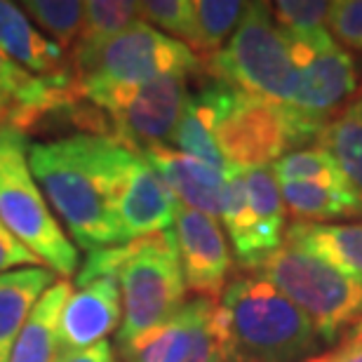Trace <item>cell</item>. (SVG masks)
Masks as SVG:
<instances>
[{
	"instance_id": "3",
	"label": "cell",
	"mask_w": 362,
	"mask_h": 362,
	"mask_svg": "<svg viewBox=\"0 0 362 362\" xmlns=\"http://www.w3.org/2000/svg\"><path fill=\"white\" fill-rule=\"evenodd\" d=\"M219 306L230 362H306L322 346L310 317L255 271L230 280Z\"/></svg>"
},
{
	"instance_id": "35",
	"label": "cell",
	"mask_w": 362,
	"mask_h": 362,
	"mask_svg": "<svg viewBox=\"0 0 362 362\" xmlns=\"http://www.w3.org/2000/svg\"><path fill=\"white\" fill-rule=\"evenodd\" d=\"M306 362H317V356H315V358H310V360H306Z\"/></svg>"
},
{
	"instance_id": "5",
	"label": "cell",
	"mask_w": 362,
	"mask_h": 362,
	"mask_svg": "<svg viewBox=\"0 0 362 362\" xmlns=\"http://www.w3.org/2000/svg\"><path fill=\"white\" fill-rule=\"evenodd\" d=\"M26 132L0 122V221L54 275H76L81 252L47 205L31 165Z\"/></svg>"
},
{
	"instance_id": "7",
	"label": "cell",
	"mask_w": 362,
	"mask_h": 362,
	"mask_svg": "<svg viewBox=\"0 0 362 362\" xmlns=\"http://www.w3.org/2000/svg\"><path fill=\"white\" fill-rule=\"evenodd\" d=\"M296 308L310 317L322 344H334L362 322V285L310 252L282 243L257 266Z\"/></svg>"
},
{
	"instance_id": "29",
	"label": "cell",
	"mask_w": 362,
	"mask_h": 362,
	"mask_svg": "<svg viewBox=\"0 0 362 362\" xmlns=\"http://www.w3.org/2000/svg\"><path fill=\"white\" fill-rule=\"evenodd\" d=\"M139 17L165 35L191 47L193 40V0H144Z\"/></svg>"
},
{
	"instance_id": "36",
	"label": "cell",
	"mask_w": 362,
	"mask_h": 362,
	"mask_svg": "<svg viewBox=\"0 0 362 362\" xmlns=\"http://www.w3.org/2000/svg\"><path fill=\"white\" fill-rule=\"evenodd\" d=\"M360 97H362V88H360Z\"/></svg>"
},
{
	"instance_id": "19",
	"label": "cell",
	"mask_w": 362,
	"mask_h": 362,
	"mask_svg": "<svg viewBox=\"0 0 362 362\" xmlns=\"http://www.w3.org/2000/svg\"><path fill=\"white\" fill-rule=\"evenodd\" d=\"M54 282V273L45 266L0 273V362H10L14 344L26 327L35 303Z\"/></svg>"
},
{
	"instance_id": "8",
	"label": "cell",
	"mask_w": 362,
	"mask_h": 362,
	"mask_svg": "<svg viewBox=\"0 0 362 362\" xmlns=\"http://www.w3.org/2000/svg\"><path fill=\"white\" fill-rule=\"evenodd\" d=\"M322 129L292 106L240 92L216 129L228 170L271 168L292 151L315 146Z\"/></svg>"
},
{
	"instance_id": "10",
	"label": "cell",
	"mask_w": 362,
	"mask_h": 362,
	"mask_svg": "<svg viewBox=\"0 0 362 362\" xmlns=\"http://www.w3.org/2000/svg\"><path fill=\"white\" fill-rule=\"evenodd\" d=\"M122 362H230L228 329L214 299H191L120 349Z\"/></svg>"
},
{
	"instance_id": "28",
	"label": "cell",
	"mask_w": 362,
	"mask_h": 362,
	"mask_svg": "<svg viewBox=\"0 0 362 362\" xmlns=\"http://www.w3.org/2000/svg\"><path fill=\"white\" fill-rule=\"evenodd\" d=\"M329 7L322 0H280L273 3V17L287 38H306L327 31Z\"/></svg>"
},
{
	"instance_id": "32",
	"label": "cell",
	"mask_w": 362,
	"mask_h": 362,
	"mask_svg": "<svg viewBox=\"0 0 362 362\" xmlns=\"http://www.w3.org/2000/svg\"><path fill=\"white\" fill-rule=\"evenodd\" d=\"M57 362H120L118 356H115L113 344L108 341H99L90 346V349L76 351V353H66V356H59Z\"/></svg>"
},
{
	"instance_id": "30",
	"label": "cell",
	"mask_w": 362,
	"mask_h": 362,
	"mask_svg": "<svg viewBox=\"0 0 362 362\" xmlns=\"http://www.w3.org/2000/svg\"><path fill=\"white\" fill-rule=\"evenodd\" d=\"M327 31L341 45L362 49V0H337V3H332Z\"/></svg>"
},
{
	"instance_id": "11",
	"label": "cell",
	"mask_w": 362,
	"mask_h": 362,
	"mask_svg": "<svg viewBox=\"0 0 362 362\" xmlns=\"http://www.w3.org/2000/svg\"><path fill=\"white\" fill-rule=\"evenodd\" d=\"M294 62L299 66V90L289 106L313 125H325L344 111L346 101H353L360 90L353 57L341 49L329 31L287 38Z\"/></svg>"
},
{
	"instance_id": "18",
	"label": "cell",
	"mask_w": 362,
	"mask_h": 362,
	"mask_svg": "<svg viewBox=\"0 0 362 362\" xmlns=\"http://www.w3.org/2000/svg\"><path fill=\"white\" fill-rule=\"evenodd\" d=\"M0 92L12 101L14 115L10 125H17L26 132L42 115L74 108L76 94L71 90V76L66 78H40L31 71L21 69L10 57L0 52Z\"/></svg>"
},
{
	"instance_id": "15",
	"label": "cell",
	"mask_w": 362,
	"mask_h": 362,
	"mask_svg": "<svg viewBox=\"0 0 362 362\" xmlns=\"http://www.w3.org/2000/svg\"><path fill=\"white\" fill-rule=\"evenodd\" d=\"M238 94L240 92L230 88L228 83L205 74L198 88L188 92L186 106L181 111V118L170 141L172 146L219 170H228L219 151V144H216V129H219L221 120L226 118L230 106L235 104Z\"/></svg>"
},
{
	"instance_id": "16",
	"label": "cell",
	"mask_w": 362,
	"mask_h": 362,
	"mask_svg": "<svg viewBox=\"0 0 362 362\" xmlns=\"http://www.w3.org/2000/svg\"><path fill=\"white\" fill-rule=\"evenodd\" d=\"M141 156L160 175L165 186L175 193L179 205L209 214L214 219L221 216L230 170H219L172 146H153L141 151Z\"/></svg>"
},
{
	"instance_id": "20",
	"label": "cell",
	"mask_w": 362,
	"mask_h": 362,
	"mask_svg": "<svg viewBox=\"0 0 362 362\" xmlns=\"http://www.w3.org/2000/svg\"><path fill=\"white\" fill-rule=\"evenodd\" d=\"M285 240L310 252L362 285V221L358 223H292Z\"/></svg>"
},
{
	"instance_id": "1",
	"label": "cell",
	"mask_w": 362,
	"mask_h": 362,
	"mask_svg": "<svg viewBox=\"0 0 362 362\" xmlns=\"http://www.w3.org/2000/svg\"><path fill=\"white\" fill-rule=\"evenodd\" d=\"M136 160V151L97 132L28 146V165L47 205L85 252L120 245L115 200Z\"/></svg>"
},
{
	"instance_id": "31",
	"label": "cell",
	"mask_w": 362,
	"mask_h": 362,
	"mask_svg": "<svg viewBox=\"0 0 362 362\" xmlns=\"http://www.w3.org/2000/svg\"><path fill=\"white\" fill-rule=\"evenodd\" d=\"M26 266H42V264L0 221V273L26 269Z\"/></svg>"
},
{
	"instance_id": "25",
	"label": "cell",
	"mask_w": 362,
	"mask_h": 362,
	"mask_svg": "<svg viewBox=\"0 0 362 362\" xmlns=\"http://www.w3.org/2000/svg\"><path fill=\"white\" fill-rule=\"evenodd\" d=\"M139 19V3H132V0H90L85 3L81 35L71 54L90 52Z\"/></svg>"
},
{
	"instance_id": "14",
	"label": "cell",
	"mask_w": 362,
	"mask_h": 362,
	"mask_svg": "<svg viewBox=\"0 0 362 362\" xmlns=\"http://www.w3.org/2000/svg\"><path fill=\"white\" fill-rule=\"evenodd\" d=\"M177 209L179 200L175 193L165 186L160 175L139 153V160L115 200V226H118L120 245L170 230Z\"/></svg>"
},
{
	"instance_id": "6",
	"label": "cell",
	"mask_w": 362,
	"mask_h": 362,
	"mask_svg": "<svg viewBox=\"0 0 362 362\" xmlns=\"http://www.w3.org/2000/svg\"><path fill=\"white\" fill-rule=\"evenodd\" d=\"M202 71L238 92L287 106L296 97L301 76L271 3H250L230 40L209 59H202Z\"/></svg>"
},
{
	"instance_id": "21",
	"label": "cell",
	"mask_w": 362,
	"mask_h": 362,
	"mask_svg": "<svg viewBox=\"0 0 362 362\" xmlns=\"http://www.w3.org/2000/svg\"><path fill=\"white\" fill-rule=\"evenodd\" d=\"M74 292L69 280H57L35 303L26 327L14 344L10 362H57L59 358V315Z\"/></svg>"
},
{
	"instance_id": "23",
	"label": "cell",
	"mask_w": 362,
	"mask_h": 362,
	"mask_svg": "<svg viewBox=\"0 0 362 362\" xmlns=\"http://www.w3.org/2000/svg\"><path fill=\"white\" fill-rule=\"evenodd\" d=\"M315 146L325 148L341 168L346 181L362 202V97L349 101L337 118H332L317 136Z\"/></svg>"
},
{
	"instance_id": "17",
	"label": "cell",
	"mask_w": 362,
	"mask_h": 362,
	"mask_svg": "<svg viewBox=\"0 0 362 362\" xmlns=\"http://www.w3.org/2000/svg\"><path fill=\"white\" fill-rule=\"evenodd\" d=\"M0 52L40 78L71 76L66 52L28 19L21 5L0 0Z\"/></svg>"
},
{
	"instance_id": "24",
	"label": "cell",
	"mask_w": 362,
	"mask_h": 362,
	"mask_svg": "<svg viewBox=\"0 0 362 362\" xmlns=\"http://www.w3.org/2000/svg\"><path fill=\"white\" fill-rule=\"evenodd\" d=\"M250 3L240 0H195L193 3V40L191 49L202 59L216 54L235 33Z\"/></svg>"
},
{
	"instance_id": "13",
	"label": "cell",
	"mask_w": 362,
	"mask_h": 362,
	"mask_svg": "<svg viewBox=\"0 0 362 362\" xmlns=\"http://www.w3.org/2000/svg\"><path fill=\"white\" fill-rule=\"evenodd\" d=\"M122 322V296L115 278H97L71 292L59 315V356L106 341Z\"/></svg>"
},
{
	"instance_id": "12",
	"label": "cell",
	"mask_w": 362,
	"mask_h": 362,
	"mask_svg": "<svg viewBox=\"0 0 362 362\" xmlns=\"http://www.w3.org/2000/svg\"><path fill=\"white\" fill-rule=\"evenodd\" d=\"M175 240L186 289L200 299H219L228 285L230 250L219 221L209 214L179 205L175 216Z\"/></svg>"
},
{
	"instance_id": "34",
	"label": "cell",
	"mask_w": 362,
	"mask_h": 362,
	"mask_svg": "<svg viewBox=\"0 0 362 362\" xmlns=\"http://www.w3.org/2000/svg\"><path fill=\"white\" fill-rule=\"evenodd\" d=\"M12 115H14L12 101L0 92V122H12Z\"/></svg>"
},
{
	"instance_id": "22",
	"label": "cell",
	"mask_w": 362,
	"mask_h": 362,
	"mask_svg": "<svg viewBox=\"0 0 362 362\" xmlns=\"http://www.w3.org/2000/svg\"><path fill=\"white\" fill-rule=\"evenodd\" d=\"M280 186L285 209L296 223H327L334 219L362 216V202L356 191H339L325 184L285 181Z\"/></svg>"
},
{
	"instance_id": "2",
	"label": "cell",
	"mask_w": 362,
	"mask_h": 362,
	"mask_svg": "<svg viewBox=\"0 0 362 362\" xmlns=\"http://www.w3.org/2000/svg\"><path fill=\"white\" fill-rule=\"evenodd\" d=\"M97 278H115L120 285L122 322L115 332L118 351L158 327L186 303V282L172 230L88 252L76 273V285L83 287Z\"/></svg>"
},
{
	"instance_id": "26",
	"label": "cell",
	"mask_w": 362,
	"mask_h": 362,
	"mask_svg": "<svg viewBox=\"0 0 362 362\" xmlns=\"http://www.w3.org/2000/svg\"><path fill=\"white\" fill-rule=\"evenodd\" d=\"M278 184L285 181H308V184H325L339 191H353L346 181L341 168L327 151L320 146H308L282 156L278 163L271 165Z\"/></svg>"
},
{
	"instance_id": "33",
	"label": "cell",
	"mask_w": 362,
	"mask_h": 362,
	"mask_svg": "<svg viewBox=\"0 0 362 362\" xmlns=\"http://www.w3.org/2000/svg\"><path fill=\"white\" fill-rule=\"evenodd\" d=\"M317 362H362V337L346 334L339 349L317 356Z\"/></svg>"
},
{
	"instance_id": "27",
	"label": "cell",
	"mask_w": 362,
	"mask_h": 362,
	"mask_svg": "<svg viewBox=\"0 0 362 362\" xmlns=\"http://www.w3.org/2000/svg\"><path fill=\"white\" fill-rule=\"evenodd\" d=\"M21 10L64 52L74 49L81 35L85 3L81 0H26L21 3Z\"/></svg>"
},
{
	"instance_id": "4",
	"label": "cell",
	"mask_w": 362,
	"mask_h": 362,
	"mask_svg": "<svg viewBox=\"0 0 362 362\" xmlns=\"http://www.w3.org/2000/svg\"><path fill=\"white\" fill-rule=\"evenodd\" d=\"M69 69L76 99L92 101L165 76H193L202 71V59L184 42L139 19L90 52L69 54Z\"/></svg>"
},
{
	"instance_id": "9",
	"label": "cell",
	"mask_w": 362,
	"mask_h": 362,
	"mask_svg": "<svg viewBox=\"0 0 362 362\" xmlns=\"http://www.w3.org/2000/svg\"><path fill=\"white\" fill-rule=\"evenodd\" d=\"M188 92V76H165L139 88L106 92L85 104L101 113L108 136L141 153L172 141Z\"/></svg>"
}]
</instances>
